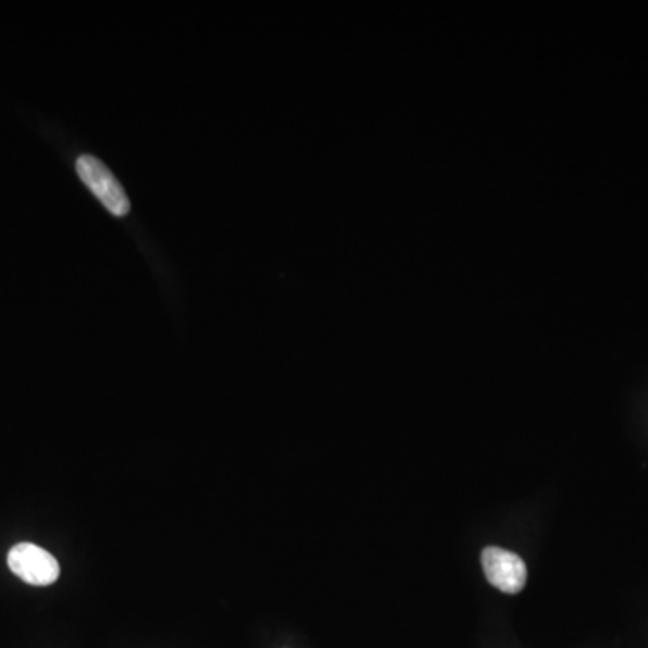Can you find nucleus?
<instances>
[{
  "label": "nucleus",
  "mask_w": 648,
  "mask_h": 648,
  "mask_svg": "<svg viewBox=\"0 0 648 648\" xmlns=\"http://www.w3.org/2000/svg\"><path fill=\"white\" fill-rule=\"evenodd\" d=\"M76 172H78L82 183L92 191L96 199L100 200L112 215H128L130 200L126 197L123 186L117 183V178L100 159L95 155H82L76 161Z\"/></svg>",
  "instance_id": "f257e3e1"
},
{
  "label": "nucleus",
  "mask_w": 648,
  "mask_h": 648,
  "mask_svg": "<svg viewBox=\"0 0 648 648\" xmlns=\"http://www.w3.org/2000/svg\"><path fill=\"white\" fill-rule=\"evenodd\" d=\"M13 575L32 586H51L60 578V564L53 554L32 543L16 544L8 554Z\"/></svg>",
  "instance_id": "f03ea898"
},
{
  "label": "nucleus",
  "mask_w": 648,
  "mask_h": 648,
  "mask_svg": "<svg viewBox=\"0 0 648 648\" xmlns=\"http://www.w3.org/2000/svg\"><path fill=\"white\" fill-rule=\"evenodd\" d=\"M483 570H485L486 581L491 586L497 587L499 591L515 595L521 593L526 586L528 571L526 564L519 554L508 551V549L488 546L482 553Z\"/></svg>",
  "instance_id": "7ed1b4c3"
}]
</instances>
